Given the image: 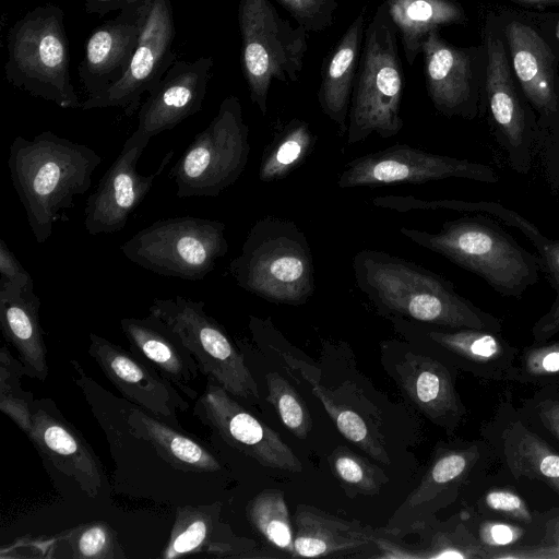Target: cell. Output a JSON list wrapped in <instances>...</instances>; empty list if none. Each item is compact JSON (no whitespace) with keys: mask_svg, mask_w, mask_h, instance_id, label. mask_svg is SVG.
Listing matches in <instances>:
<instances>
[{"mask_svg":"<svg viewBox=\"0 0 559 559\" xmlns=\"http://www.w3.org/2000/svg\"><path fill=\"white\" fill-rule=\"evenodd\" d=\"M236 284L270 302L298 306L314 292L311 247L295 222L273 215L250 228L228 266Z\"/></svg>","mask_w":559,"mask_h":559,"instance_id":"obj_4","label":"cell"},{"mask_svg":"<svg viewBox=\"0 0 559 559\" xmlns=\"http://www.w3.org/2000/svg\"><path fill=\"white\" fill-rule=\"evenodd\" d=\"M477 459L475 449L438 453L418 487L396 509L388 522V534L402 537L423 530L436 511L440 496L459 484Z\"/></svg>","mask_w":559,"mask_h":559,"instance_id":"obj_23","label":"cell"},{"mask_svg":"<svg viewBox=\"0 0 559 559\" xmlns=\"http://www.w3.org/2000/svg\"><path fill=\"white\" fill-rule=\"evenodd\" d=\"M246 513L251 525L274 547L296 558L294 531L287 504L278 490H264L249 501Z\"/></svg>","mask_w":559,"mask_h":559,"instance_id":"obj_34","label":"cell"},{"mask_svg":"<svg viewBox=\"0 0 559 559\" xmlns=\"http://www.w3.org/2000/svg\"><path fill=\"white\" fill-rule=\"evenodd\" d=\"M237 19L242 75L251 103L265 116L272 81H298L309 32L282 17L270 0H239Z\"/></svg>","mask_w":559,"mask_h":559,"instance_id":"obj_7","label":"cell"},{"mask_svg":"<svg viewBox=\"0 0 559 559\" xmlns=\"http://www.w3.org/2000/svg\"><path fill=\"white\" fill-rule=\"evenodd\" d=\"M231 396L222 386L207 381L193 407V414L227 444L262 466L292 473L301 472V462L280 435Z\"/></svg>","mask_w":559,"mask_h":559,"instance_id":"obj_14","label":"cell"},{"mask_svg":"<svg viewBox=\"0 0 559 559\" xmlns=\"http://www.w3.org/2000/svg\"><path fill=\"white\" fill-rule=\"evenodd\" d=\"M73 559H124L117 532L104 521H93L63 532Z\"/></svg>","mask_w":559,"mask_h":559,"instance_id":"obj_37","label":"cell"},{"mask_svg":"<svg viewBox=\"0 0 559 559\" xmlns=\"http://www.w3.org/2000/svg\"><path fill=\"white\" fill-rule=\"evenodd\" d=\"M0 287L33 288L34 281L19 259L0 239Z\"/></svg>","mask_w":559,"mask_h":559,"instance_id":"obj_45","label":"cell"},{"mask_svg":"<svg viewBox=\"0 0 559 559\" xmlns=\"http://www.w3.org/2000/svg\"><path fill=\"white\" fill-rule=\"evenodd\" d=\"M250 155L249 127L240 99L225 97L171 169L178 198L217 197L243 173Z\"/></svg>","mask_w":559,"mask_h":559,"instance_id":"obj_9","label":"cell"},{"mask_svg":"<svg viewBox=\"0 0 559 559\" xmlns=\"http://www.w3.org/2000/svg\"><path fill=\"white\" fill-rule=\"evenodd\" d=\"M40 299L35 287H0L2 335L16 352L27 377L39 381L48 376L47 346L39 322Z\"/></svg>","mask_w":559,"mask_h":559,"instance_id":"obj_24","label":"cell"},{"mask_svg":"<svg viewBox=\"0 0 559 559\" xmlns=\"http://www.w3.org/2000/svg\"><path fill=\"white\" fill-rule=\"evenodd\" d=\"M316 142L317 135L305 120L293 118L282 124L263 151L259 179L273 182L286 178L311 154Z\"/></svg>","mask_w":559,"mask_h":559,"instance_id":"obj_31","label":"cell"},{"mask_svg":"<svg viewBox=\"0 0 559 559\" xmlns=\"http://www.w3.org/2000/svg\"><path fill=\"white\" fill-rule=\"evenodd\" d=\"M399 32L400 43L409 66L421 52L427 36L441 26L465 22L456 0H380Z\"/></svg>","mask_w":559,"mask_h":559,"instance_id":"obj_29","label":"cell"},{"mask_svg":"<svg viewBox=\"0 0 559 559\" xmlns=\"http://www.w3.org/2000/svg\"><path fill=\"white\" fill-rule=\"evenodd\" d=\"M486 90L490 114L513 169L531 167L532 131L510 75L501 39H488Z\"/></svg>","mask_w":559,"mask_h":559,"instance_id":"obj_20","label":"cell"},{"mask_svg":"<svg viewBox=\"0 0 559 559\" xmlns=\"http://www.w3.org/2000/svg\"><path fill=\"white\" fill-rule=\"evenodd\" d=\"M202 300L155 298L148 313L164 322L193 356L199 371L233 396L259 401L258 384L225 329L205 312Z\"/></svg>","mask_w":559,"mask_h":559,"instance_id":"obj_10","label":"cell"},{"mask_svg":"<svg viewBox=\"0 0 559 559\" xmlns=\"http://www.w3.org/2000/svg\"><path fill=\"white\" fill-rule=\"evenodd\" d=\"M400 233L478 275L502 296L521 297L538 281L539 258L483 215L447 221L436 233L408 227H401Z\"/></svg>","mask_w":559,"mask_h":559,"instance_id":"obj_3","label":"cell"},{"mask_svg":"<svg viewBox=\"0 0 559 559\" xmlns=\"http://www.w3.org/2000/svg\"><path fill=\"white\" fill-rule=\"evenodd\" d=\"M421 52L426 88L436 110L447 117L473 118L476 98L471 52L445 41L439 29L427 36Z\"/></svg>","mask_w":559,"mask_h":559,"instance_id":"obj_19","label":"cell"},{"mask_svg":"<svg viewBox=\"0 0 559 559\" xmlns=\"http://www.w3.org/2000/svg\"><path fill=\"white\" fill-rule=\"evenodd\" d=\"M120 328L133 354L146 360L189 399H197L193 382L200 373L198 365L164 322L148 313L140 319L123 318Z\"/></svg>","mask_w":559,"mask_h":559,"instance_id":"obj_21","label":"cell"},{"mask_svg":"<svg viewBox=\"0 0 559 559\" xmlns=\"http://www.w3.org/2000/svg\"><path fill=\"white\" fill-rule=\"evenodd\" d=\"M150 140L148 135L135 129L100 178L96 190L87 198L84 226L90 235L121 230L171 159L174 151L164 156L154 173L141 175L136 165Z\"/></svg>","mask_w":559,"mask_h":559,"instance_id":"obj_13","label":"cell"},{"mask_svg":"<svg viewBox=\"0 0 559 559\" xmlns=\"http://www.w3.org/2000/svg\"><path fill=\"white\" fill-rule=\"evenodd\" d=\"M490 557L501 559H559V516L547 523L545 537L539 545L502 549Z\"/></svg>","mask_w":559,"mask_h":559,"instance_id":"obj_44","label":"cell"},{"mask_svg":"<svg viewBox=\"0 0 559 559\" xmlns=\"http://www.w3.org/2000/svg\"><path fill=\"white\" fill-rule=\"evenodd\" d=\"M294 546L297 557H329L354 551L373 543L376 533L359 522L346 521L312 506L295 512Z\"/></svg>","mask_w":559,"mask_h":559,"instance_id":"obj_26","label":"cell"},{"mask_svg":"<svg viewBox=\"0 0 559 559\" xmlns=\"http://www.w3.org/2000/svg\"><path fill=\"white\" fill-rule=\"evenodd\" d=\"M372 204L377 207L393 210L401 213L413 210H451L466 213H485L500 222L518 228L528 240L535 245L544 235L535 226L516 212H513L501 204L493 202H467L460 200H421L413 195H383L372 199Z\"/></svg>","mask_w":559,"mask_h":559,"instance_id":"obj_33","label":"cell"},{"mask_svg":"<svg viewBox=\"0 0 559 559\" xmlns=\"http://www.w3.org/2000/svg\"><path fill=\"white\" fill-rule=\"evenodd\" d=\"M124 257L155 274L203 280L228 251L225 224L193 216L163 218L139 230L122 246Z\"/></svg>","mask_w":559,"mask_h":559,"instance_id":"obj_8","label":"cell"},{"mask_svg":"<svg viewBox=\"0 0 559 559\" xmlns=\"http://www.w3.org/2000/svg\"><path fill=\"white\" fill-rule=\"evenodd\" d=\"M126 423L131 436L148 442L176 469L195 473L222 469L221 461L204 444L134 404Z\"/></svg>","mask_w":559,"mask_h":559,"instance_id":"obj_27","label":"cell"},{"mask_svg":"<svg viewBox=\"0 0 559 559\" xmlns=\"http://www.w3.org/2000/svg\"><path fill=\"white\" fill-rule=\"evenodd\" d=\"M150 0H83L84 11L99 17L115 11H123L146 3Z\"/></svg>","mask_w":559,"mask_h":559,"instance_id":"obj_49","label":"cell"},{"mask_svg":"<svg viewBox=\"0 0 559 559\" xmlns=\"http://www.w3.org/2000/svg\"><path fill=\"white\" fill-rule=\"evenodd\" d=\"M7 56L4 76L12 86L62 109H81L61 7L37 5L16 20L7 34Z\"/></svg>","mask_w":559,"mask_h":559,"instance_id":"obj_5","label":"cell"},{"mask_svg":"<svg viewBox=\"0 0 559 559\" xmlns=\"http://www.w3.org/2000/svg\"><path fill=\"white\" fill-rule=\"evenodd\" d=\"M543 270L556 289L557 296L549 311L534 325L533 334L536 341H545L559 332V240L543 237L534 245Z\"/></svg>","mask_w":559,"mask_h":559,"instance_id":"obj_41","label":"cell"},{"mask_svg":"<svg viewBox=\"0 0 559 559\" xmlns=\"http://www.w3.org/2000/svg\"><path fill=\"white\" fill-rule=\"evenodd\" d=\"M328 460L334 476L354 493L377 495L388 481L381 469L345 447L334 449Z\"/></svg>","mask_w":559,"mask_h":559,"instance_id":"obj_39","label":"cell"},{"mask_svg":"<svg viewBox=\"0 0 559 559\" xmlns=\"http://www.w3.org/2000/svg\"><path fill=\"white\" fill-rule=\"evenodd\" d=\"M522 3L559 4V0H513Z\"/></svg>","mask_w":559,"mask_h":559,"instance_id":"obj_51","label":"cell"},{"mask_svg":"<svg viewBox=\"0 0 559 559\" xmlns=\"http://www.w3.org/2000/svg\"><path fill=\"white\" fill-rule=\"evenodd\" d=\"M214 59L176 60L138 110L136 130L151 139L202 109Z\"/></svg>","mask_w":559,"mask_h":559,"instance_id":"obj_18","label":"cell"},{"mask_svg":"<svg viewBox=\"0 0 559 559\" xmlns=\"http://www.w3.org/2000/svg\"><path fill=\"white\" fill-rule=\"evenodd\" d=\"M309 33L329 28L338 8L337 0H275Z\"/></svg>","mask_w":559,"mask_h":559,"instance_id":"obj_43","label":"cell"},{"mask_svg":"<svg viewBox=\"0 0 559 559\" xmlns=\"http://www.w3.org/2000/svg\"><path fill=\"white\" fill-rule=\"evenodd\" d=\"M87 354L128 401L180 429L178 413L189 404L146 360L95 333H90Z\"/></svg>","mask_w":559,"mask_h":559,"instance_id":"obj_15","label":"cell"},{"mask_svg":"<svg viewBox=\"0 0 559 559\" xmlns=\"http://www.w3.org/2000/svg\"><path fill=\"white\" fill-rule=\"evenodd\" d=\"M524 368L535 377L559 373V342L530 348L524 356Z\"/></svg>","mask_w":559,"mask_h":559,"instance_id":"obj_46","label":"cell"},{"mask_svg":"<svg viewBox=\"0 0 559 559\" xmlns=\"http://www.w3.org/2000/svg\"><path fill=\"white\" fill-rule=\"evenodd\" d=\"M25 368L5 344L0 348V411L5 414L25 435L32 426V392L22 389L21 378Z\"/></svg>","mask_w":559,"mask_h":559,"instance_id":"obj_36","label":"cell"},{"mask_svg":"<svg viewBox=\"0 0 559 559\" xmlns=\"http://www.w3.org/2000/svg\"><path fill=\"white\" fill-rule=\"evenodd\" d=\"M523 531L514 525L501 522H487L479 528L480 543L488 547H506L518 542Z\"/></svg>","mask_w":559,"mask_h":559,"instance_id":"obj_48","label":"cell"},{"mask_svg":"<svg viewBox=\"0 0 559 559\" xmlns=\"http://www.w3.org/2000/svg\"><path fill=\"white\" fill-rule=\"evenodd\" d=\"M538 415L546 428L559 439V402L544 403L538 409Z\"/></svg>","mask_w":559,"mask_h":559,"instance_id":"obj_50","label":"cell"},{"mask_svg":"<svg viewBox=\"0 0 559 559\" xmlns=\"http://www.w3.org/2000/svg\"><path fill=\"white\" fill-rule=\"evenodd\" d=\"M352 266L357 287L382 313L454 330L500 329L495 317L461 296L451 282L417 263L362 249Z\"/></svg>","mask_w":559,"mask_h":559,"instance_id":"obj_1","label":"cell"},{"mask_svg":"<svg viewBox=\"0 0 559 559\" xmlns=\"http://www.w3.org/2000/svg\"><path fill=\"white\" fill-rule=\"evenodd\" d=\"M175 38L170 0H152L128 71L104 93L83 100L81 109L116 107L121 108L128 117L135 114L142 104V96L158 85L177 60L173 50Z\"/></svg>","mask_w":559,"mask_h":559,"instance_id":"obj_12","label":"cell"},{"mask_svg":"<svg viewBox=\"0 0 559 559\" xmlns=\"http://www.w3.org/2000/svg\"><path fill=\"white\" fill-rule=\"evenodd\" d=\"M267 401L277 412L283 425L298 439H306L312 428L309 409L297 390L280 373L265 376Z\"/></svg>","mask_w":559,"mask_h":559,"instance_id":"obj_40","label":"cell"},{"mask_svg":"<svg viewBox=\"0 0 559 559\" xmlns=\"http://www.w3.org/2000/svg\"><path fill=\"white\" fill-rule=\"evenodd\" d=\"M306 378L311 382L314 396L321 401L338 431L372 459L389 465L391 460L384 444L374 436L364 418L350 408L337 403L328 389L311 379L307 373Z\"/></svg>","mask_w":559,"mask_h":559,"instance_id":"obj_35","label":"cell"},{"mask_svg":"<svg viewBox=\"0 0 559 559\" xmlns=\"http://www.w3.org/2000/svg\"><path fill=\"white\" fill-rule=\"evenodd\" d=\"M557 37L559 38V22L557 24Z\"/></svg>","mask_w":559,"mask_h":559,"instance_id":"obj_52","label":"cell"},{"mask_svg":"<svg viewBox=\"0 0 559 559\" xmlns=\"http://www.w3.org/2000/svg\"><path fill=\"white\" fill-rule=\"evenodd\" d=\"M484 550L481 543H475L473 537L457 528L435 534L429 545L419 552V558H485L487 554Z\"/></svg>","mask_w":559,"mask_h":559,"instance_id":"obj_42","label":"cell"},{"mask_svg":"<svg viewBox=\"0 0 559 559\" xmlns=\"http://www.w3.org/2000/svg\"><path fill=\"white\" fill-rule=\"evenodd\" d=\"M504 454L514 476L539 479L559 493V453L521 423L507 430Z\"/></svg>","mask_w":559,"mask_h":559,"instance_id":"obj_30","label":"cell"},{"mask_svg":"<svg viewBox=\"0 0 559 559\" xmlns=\"http://www.w3.org/2000/svg\"><path fill=\"white\" fill-rule=\"evenodd\" d=\"M513 68L530 103L544 116L559 111L555 88L554 56L528 25L514 21L506 28Z\"/></svg>","mask_w":559,"mask_h":559,"instance_id":"obj_25","label":"cell"},{"mask_svg":"<svg viewBox=\"0 0 559 559\" xmlns=\"http://www.w3.org/2000/svg\"><path fill=\"white\" fill-rule=\"evenodd\" d=\"M151 1L119 12L90 33L78 67L87 98L110 88L128 71Z\"/></svg>","mask_w":559,"mask_h":559,"instance_id":"obj_17","label":"cell"},{"mask_svg":"<svg viewBox=\"0 0 559 559\" xmlns=\"http://www.w3.org/2000/svg\"><path fill=\"white\" fill-rule=\"evenodd\" d=\"M396 372L407 396L431 419H447L459 412L450 373L439 361L408 352Z\"/></svg>","mask_w":559,"mask_h":559,"instance_id":"obj_28","label":"cell"},{"mask_svg":"<svg viewBox=\"0 0 559 559\" xmlns=\"http://www.w3.org/2000/svg\"><path fill=\"white\" fill-rule=\"evenodd\" d=\"M399 32L383 2L367 24L350 99L346 143L365 141L376 133L383 139L404 127L401 100L404 72Z\"/></svg>","mask_w":559,"mask_h":559,"instance_id":"obj_6","label":"cell"},{"mask_svg":"<svg viewBox=\"0 0 559 559\" xmlns=\"http://www.w3.org/2000/svg\"><path fill=\"white\" fill-rule=\"evenodd\" d=\"M102 157L90 146L44 131L27 140L16 135L9 148L8 167L27 223L38 243L53 231L60 212L73 206L75 195L92 186Z\"/></svg>","mask_w":559,"mask_h":559,"instance_id":"obj_2","label":"cell"},{"mask_svg":"<svg viewBox=\"0 0 559 559\" xmlns=\"http://www.w3.org/2000/svg\"><path fill=\"white\" fill-rule=\"evenodd\" d=\"M428 338L448 350L476 362H488L503 353L501 340L488 330L455 329V331L429 330Z\"/></svg>","mask_w":559,"mask_h":559,"instance_id":"obj_38","label":"cell"},{"mask_svg":"<svg viewBox=\"0 0 559 559\" xmlns=\"http://www.w3.org/2000/svg\"><path fill=\"white\" fill-rule=\"evenodd\" d=\"M460 178L495 183L499 176L488 165L430 153L396 143L349 160L338 176L341 189L396 183H425Z\"/></svg>","mask_w":559,"mask_h":559,"instance_id":"obj_11","label":"cell"},{"mask_svg":"<svg viewBox=\"0 0 559 559\" xmlns=\"http://www.w3.org/2000/svg\"><path fill=\"white\" fill-rule=\"evenodd\" d=\"M222 504L181 506L176 509L168 542L159 557L177 559L205 552L217 534Z\"/></svg>","mask_w":559,"mask_h":559,"instance_id":"obj_32","label":"cell"},{"mask_svg":"<svg viewBox=\"0 0 559 559\" xmlns=\"http://www.w3.org/2000/svg\"><path fill=\"white\" fill-rule=\"evenodd\" d=\"M27 438L61 473L72 478L90 498H97L106 476L99 457L82 433L69 423L53 401L34 400Z\"/></svg>","mask_w":559,"mask_h":559,"instance_id":"obj_16","label":"cell"},{"mask_svg":"<svg viewBox=\"0 0 559 559\" xmlns=\"http://www.w3.org/2000/svg\"><path fill=\"white\" fill-rule=\"evenodd\" d=\"M485 501L487 507L491 510L508 514L520 521L531 522L532 520L525 501L510 490H491L486 495Z\"/></svg>","mask_w":559,"mask_h":559,"instance_id":"obj_47","label":"cell"},{"mask_svg":"<svg viewBox=\"0 0 559 559\" xmlns=\"http://www.w3.org/2000/svg\"><path fill=\"white\" fill-rule=\"evenodd\" d=\"M367 7L364 5L337 43L324 57L318 103L322 112L346 134L352 93L357 74L365 32Z\"/></svg>","mask_w":559,"mask_h":559,"instance_id":"obj_22","label":"cell"}]
</instances>
